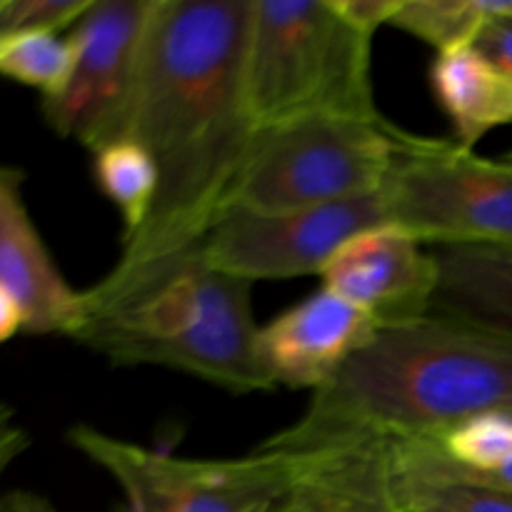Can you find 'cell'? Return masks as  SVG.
Here are the masks:
<instances>
[{"label":"cell","instance_id":"9","mask_svg":"<svg viewBox=\"0 0 512 512\" xmlns=\"http://www.w3.org/2000/svg\"><path fill=\"white\" fill-rule=\"evenodd\" d=\"M385 223L380 190L290 215L223 210L205 233L203 253L215 270L250 285L293 280L320 275L350 238Z\"/></svg>","mask_w":512,"mask_h":512},{"label":"cell","instance_id":"24","mask_svg":"<svg viewBox=\"0 0 512 512\" xmlns=\"http://www.w3.org/2000/svg\"><path fill=\"white\" fill-rule=\"evenodd\" d=\"M335 3L350 23L358 25L363 33L375 35L378 28L390 25L403 0H335Z\"/></svg>","mask_w":512,"mask_h":512},{"label":"cell","instance_id":"16","mask_svg":"<svg viewBox=\"0 0 512 512\" xmlns=\"http://www.w3.org/2000/svg\"><path fill=\"white\" fill-rule=\"evenodd\" d=\"M93 175L100 193L115 205L123 220L120 243L133 238L153 210L158 193V170L145 148L123 138L93 153Z\"/></svg>","mask_w":512,"mask_h":512},{"label":"cell","instance_id":"18","mask_svg":"<svg viewBox=\"0 0 512 512\" xmlns=\"http://www.w3.org/2000/svg\"><path fill=\"white\" fill-rule=\"evenodd\" d=\"M395 463H398L400 490L408 512H512L510 490L450 478L408 463L398 453Z\"/></svg>","mask_w":512,"mask_h":512},{"label":"cell","instance_id":"28","mask_svg":"<svg viewBox=\"0 0 512 512\" xmlns=\"http://www.w3.org/2000/svg\"><path fill=\"white\" fill-rule=\"evenodd\" d=\"M505 160H508V163H512V150H510L508 155H505Z\"/></svg>","mask_w":512,"mask_h":512},{"label":"cell","instance_id":"14","mask_svg":"<svg viewBox=\"0 0 512 512\" xmlns=\"http://www.w3.org/2000/svg\"><path fill=\"white\" fill-rule=\"evenodd\" d=\"M440 280L430 313L512 335V245L433 248Z\"/></svg>","mask_w":512,"mask_h":512},{"label":"cell","instance_id":"11","mask_svg":"<svg viewBox=\"0 0 512 512\" xmlns=\"http://www.w3.org/2000/svg\"><path fill=\"white\" fill-rule=\"evenodd\" d=\"M25 175L0 163V288L25 315V335L73 338L85 318V290L73 288L45 245L28 203Z\"/></svg>","mask_w":512,"mask_h":512},{"label":"cell","instance_id":"26","mask_svg":"<svg viewBox=\"0 0 512 512\" xmlns=\"http://www.w3.org/2000/svg\"><path fill=\"white\" fill-rule=\"evenodd\" d=\"M25 333V315L8 290L0 288V345Z\"/></svg>","mask_w":512,"mask_h":512},{"label":"cell","instance_id":"21","mask_svg":"<svg viewBox=\"0 0 512 512\" xmlns=\"http://www.w3.org/2000/svg\"><path fill=\"white\" fill-rule=\"evenodd\" d=\"M93 0H0V40L73 28Z\"/></svg>","mask_w":512,"mask_h":512},{"label":"cell","instance_id":"13","mask_svg":"<svg viewBox=\"0 0 512 512\" xmlns=\"http://www.w3.org/2000/svg\"><path fill=\"white\" fill-rule=\"evenodd\" d=\"M298 455V475L270 512H408L393 443L370 440Z\"/></svg>","mask_w":512,"mask_h":512},{"label":"cell","instance_id":"22","mask_svg":"<svg viewBox=\"0 0 512 512\" xmlns=\"http://www.w3.org/2000/svg\"><path fill=\"white\" fill-rule=\"evenodd\" d=\"M395 453H398L400 458L408 460V463L420 465V468L435 470V473L450 475V478L470 480V483L490 485V488L510 490L512 493V460L510 463L500 465V468L485 470V473H463V470L450 468V465L440 458L438 450H435L430 443H395Z\"/></svg>","mask_w":512,"mask_h":512},{"label":"cell","instance_id":"25","mask_svg":"<svg viewBox=\"0 0 512 512\" xmlns=\"http://www.w3.org/2000/svg\"><path fill=\"white\" fill-rule=\"evenodd\" d=\"M30 435L25 433L23 425L15 423V413L8 405H0V478L5 470L28 450Z\"/></svg>","mask_w":512,"mask_h":512},{"label":"cell","instance_id":"20","mask_svg":"<svg viewBox=\"0 0 512 512\" xmlns=\"http://www.w3.org/2000/svg\"><path fill=\"white\" fill-rule=\"evenodd\" d=\"M440 458L463 473H485L512 460V410L483 413L448 430L438 440H423Z\"/></svg>","mask_w":512,"mask_h":512},{"label":"cell","instance_id":"17","mask_svg":"<svg viewBox=\"0 0 512 512\" xmlns=\"http://www.w3.org/2000/svg\"><path fill=\"white\" fill-rule=\"evenodd\" d=\"M512 0H403L393 28L423 40L435 53L470 48L490 18L508 13Z\"/></svg>","mask_w":512,"mask_h":512},{"label":"cell","instance_id":"27","mask_svg":"<svg viewBox=\"0 0 512 512\" xmlns=\"http://www.w3.org/2000/svg\"><path fill=\"white\" fill-rule=\"evenodd\" d=\"M0 512H58L48 498L30 490H10L0 495Z\"/></svg>","mask_w":512,"mask_h":512},{"label":"cell","instance_id":"3","mask_svg":"<svg viewBox=\"0 0 512 512\" xmlns=\"http://www.w3.org/2000/svg\"><path fill=\"white\" fill-rule=\"evenodd\" d=\"M253 285L208 263L203 240L158 263L110 270L85 290L73 343L113 365L175 370L250 395L273 390L258 348Z\"/></svg>","mask_w":512,"mask_h":512},{"label":"cell","instance_id":"2","mask_svg":"<svg viewBox=\"0 0 512 512\" xmlns=\"http://www.w3.org/2000/svg\"><path fill=\"white\" fill-rule=\"evenodd\" d=\"M495 410H512V335L430 313L375 330L315 390L303 415L258 450L315 453L370 440L423 443Z\"/></svg>","mask_w":512,"mask_h":512},{"label":"cell","instance_id":"15","mask_svg":"<svg viewBox=\"0 0 512 512\" xmlns=\"http://www.w3.org/2000/svg\"><path fill=\"white\" fill-rule=\"evenodd\" d=\"M430 88L453 123L460 148L475 150L490 130L512 125V80L473 48L435 55Z\"/></svg>","mask_w":512,"mask_h":512},{"label":"cell","instance_id":"1","mask_svg":"<svg viewBox=\"0 0 512 512\" xmlns=\"http://www.w3.org/2000/svg\"><path fill=\"white\" fill-rule=\"evenodd\" d=\"M253 0H155L125 138L158 170L143 228L110 270H135L200 243L223 210L255 125L245 103Z\"/></svg>","mask_w":512,"mask_h":512},{"label":"cell","instance_id":"6","mask_svg":"<svg viewBox=\"0 0 512 512\" xmlns=\"http://www.w3.org/2000/svg\"><path fill=\"white\" fill-rule=\"evenodd\" d=\"M380 193L388 223L423 245H512V163L505 158L400 133Z\"/></svg>","mask_w":512,"mask_h":512},{"label":"cell","instance_id":"8","mask_svg":"<svg viewBox=\"0 0 512 512\" xmlns=\"http://www.w3.org/2000/svg\"><path fill=\"white\" fill-rule=\"evenodd\" d=\"M153 5L155 0H93L70 28L75 60L68 83L40 100L55 135L90 153L125 138Z\"/></svg>","mask_w":512,"mask_h":512},{"label":"cell","instance_id":"19","mask_svg":"<svg viewBox=\"0 0 512 512\" xmlns=\"http://www.w3.org/2000/svg\"><path fill=\"white\" fill-rule=\"evenodd\" d=\"M75 50L68 35L33 33L0 40V78L25 85L53 98L68 83Z\"/></svg>","mask_w":512,"mask_h":512},{"label":"cell","instance_id":"10","mask_svg":"<svg viewBox=\"0 0 512 512\" xmlns=\"http://www.w3.org/2000/svg\"><path fill=\"white\" fill-rule=\"evenodd\" d=\"M320 278L323 288L370 315L378 328H390L430 315L440 270L433 248L385 223L350 238Z\"/></svg>","mask_w":512,"mask_h":512},{"label":"cell","instance_id":"12","mask_svg":"<svg viewBox=\"0 0 512 512\" xmlns=\"http://www.w3.org/2000/svg\"><path fill=\"white\" fill-rule=\"evenodd\" d=\"M378 325L333 290L320 288L260 328V360L270 380L318 390L373 338Z\"/></svg>","mask_w":512,"mask_h":512},{"label":"cell","instance_id":"5","mask_svg":"<svg viewBox=\"0 0 512 512\" xmlns=\"http://www.w3.org/2000/svg\"><path fill=\"white\" fill-rule=\"evenodd\" d=\"M400 133L385 118L315 115L260 125L250 135L223 210L290 215L375 193L388 178Z\"/></svg>","mask_w":512,"mask_h":512},{"label":"cell","instance_id":"23","mask_svg":"<svg viewBox=\"0 0 512 512\" xmlns=\"http://www.w3.org/2000/svg\"><path fill=\"white\" fill-rule=\"evenodd\" d=\"M470 48L483 55L498 73L512 80V8L490 18L475 35Z\"/></svg>","mask_w":512,"mask_h":512},{"label":"cell","instance_id":"4","mask_svg":"<svg viewBox=\"0 0 512 512\" xmlns=\"http://www.w3.org/2000/svg\"><path fill=\"white\" fill-rule=\"evenodd\" d=\"M373 35L335 0H253L245 103L255 128L298 118L383 120L373 90Z\"/></svg>","mask_w":512,"mask_h":512},{"label":"cell","instance_id":"7","mask_svg":"<svg viewBox=\"0 0 512 512\" xmlns=\"http://www.w3.org/2000/svg\"><path fill=\"white\" fill-rule=\"evenodd\" d=\"M68 443L118 485L125 512H270L303 463L298 453L270 450L225 460L175 458L85 423L68 430Z\"/></svg>","mask_w":512,"mask_h":512}]
</instances>
